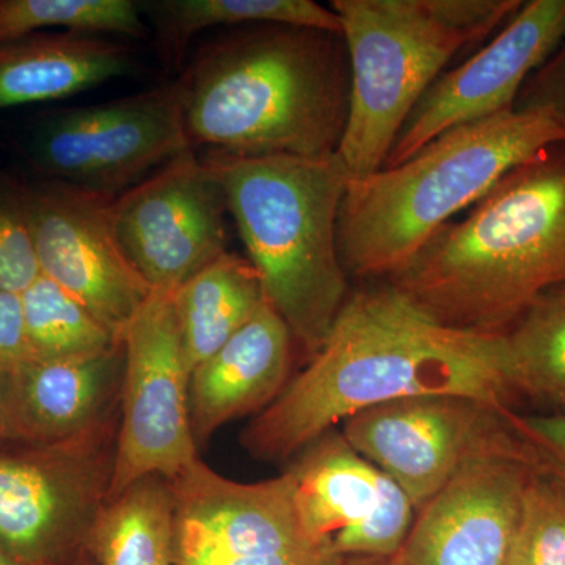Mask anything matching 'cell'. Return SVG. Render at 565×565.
Wrapping results in <instances>:
<instances>
[{
	"mask_svg": "<svg viewBox=\"0 0 565 565\" xmlns=\"http://www.w3.org/2000/svg\"><path fill=\"white\" fill-rule=\"evenodd\" d=\"M74 565H93L92 557L88 556L87 552H84L79 557H77V561L74 563Z\"/></svg>",
	"mask_w": 565,
	"mask_h": 565,
	"instance_id": "obj_35",
	"label": "cell"
},
{
	"mask_svg": "<svg viewBox=\"0 0 565 565\" xmlns=\"http://www.w3.org/2000/svg\"><path fill=\"white\" fill-rule=\"evenodd\" d=\"M345 557L334 545L318 546L303 552L256 557H221V559L192 561L181 565H344Z\"/></svg>",
	"mask_w": 565,
	"mask_h": 565,
	"instance_id": "obj_31",
	"label": "cell"
},
{
	"mask_svg": "<svg viewBox=\"0 0 565 565\" xmlns=\"http://www.w3.org/2000/svg\"><path fill=\"white\" fill-rule=\"evenodd\" d=\"M173 87L193 150L326 158L343 139L351 63L341 33L245 25L196 52Z\"/></svg>",
	"mask_w": 565,
	"mask_h": 565,
	"instance_id": "obj_2",
	"label": "cell"
},
{
	"mask_svg": "<svg viewBox=\"0 0 565 565\" xmlns=\"http://www.w3.org/2000/svg\"><path fill=\"white\" fill-rule=\"evenodd\" d=\"M508 565H565V490L533 468Z\"/></svg>",
	"mask_w": 565,
	"mask_h": 565,
	"instance_id": "obj_26",
	"label": "cell"
},
{
	"mask_svg": "<svg viewBox=\"0 0 565 565\" xmlns=\"http://www.w3.org/2000/svg\"><path fill=\"white\" fill-rule=\"evenodd\" d=\"M117 416L55 444L0 445V548L24 565H74L109 500Z\"/></svg>",
	"mask_w": 565,
	"mask_h": 565,
	"instance_id": "obj_7",
	"label": "cell"
},
{
	"mask_svg": "<svg viewBox=\"0 0 565 565\" xmlns=\"http://www.w3.org/2000/svg\"><path fill=\"white\" fill-rule=\"evenodd\" d=\"M266 302L262 278L248 258L226 252L172 291L189 371L217 352Z\"/></svg>",
	"mask_w": 565,
	"mask_h": 565,
	"instance_id": "obj_20",
	"label": "cell"
},
{
	"mask_svg": "<svg viewBox=\"0 0 565 565\" xmlns=\"http://www.w3.org/2000/svg\"><path fill=\"white\" fill-rule=\"evenodd\" d=\"M452 329L500 334L565 285V143L505 173L384 278Z\"/></svg>",
	"mask_w": 565,
	"mask_h": 565,
	"instance_id": "obj_3",
	"label": "cell"
},
{
	"mask_svg": "<svg viewBox=\"0 0 565 565\" xmlns=\"http://www.w3.org/2000/svg\"><path fill=\"white\" fill-rule=\"evenodd\" d=\"M514 109L545 114L565 126V36L523 85Z\"/></svg>",
	"mask_w": 565,
	"mask_h": 565,
	"instance_id": "obj_29",
	"label": "cell"
},
{
	"mask_svg": "<svg viewBox=\"0 0 565 565\" xmlns=\"http://www.w3.org/2000/svg\"><path fill=\"white\" fill-rule=\"evenodd\" d=\"M40 275L21 191L0 189V291L21 296Z\"/></svg>",
	"mask_w": 565,
	"mask_h": 565,
	"instance_id": "obj_27",
	"label": "cell"
},
{
	"mask_svg": "<svg viewBox=\"0 0 565 565\" xmlns=\"http://www.w3.org/2000/svg\"><path fill=\"white\" fill-rule=\"evenodd\" d=\"M508 414L504 426L416 512L393 565H508L531 471Z\"/></svg>",
	"mask_w": 565,
	"mask_h": 565,
	"instance_id": "obj_11",
	"label": "cell"
},
{
	"mask_svg": "<svg viewBox=\"0 0 565 565\" xmlns=\"http://www.w3.org/2000/svg\"><path fill=\"white\" fill-rule=\"evenodd\" d=\"M32 148L52 181L114 200L192 147L172 84L62 111L41 126Z\"/></svg>",
	"mask_w": 565,
	"mask_h": 565,
	"instance_id": "obj_9",
	"label": "cell"
},
{
	"mask_svg": "<svg viewBox=\"0 0 565 565\" xmlns=\"http://www.w3.org/2000/svg\"><path fill=\"white\" fill-rule=\"evenodd\" d=\"M125 366L109 500L148 476L177 478L199 460L172 292L152 291L122 337ZM107 500V501H109Z\"/></svg>",
	"mask_w": 565,
	"mask_h": 565,
	"instance_id": "obj_8",
	"label": "cell"
},
{
	"mask_svg": "<svg viewBox=\"0 0 565 565\" xmlns=\"http://www.w3.org/2000/svg\"><path fill=\"white\" fill-rule=\"evenodd\" d=\"M0 565H24L21 563H18L17 559H13L10 555H7L6 552H3L2 548H0Z\"/></svg>",
	"mask_w": 565,
	"mask_h": 565,
	"instance_id": "obj_34",
	"label": "cell"
},
{
	"mask_svg": "<svg viewBox=\"0 0 565 565\" xmlns=\"http://www.w3.org/2000/svg\"><path fill=\"white\" fill-rule=\"evenodd\" d=\"M565 36V0L522 2L500 32L427 88L382 169L399 166L435 137L514 109L523 85Z\"/></svg>",
	"mask_w": 565,
	"mask_h": 565,
	"instance_id": "obj_14",
	"label": "cell"
},
{
	"mask_svg": "<svg viewBox=\"0 0 565 565\" xmlns=\"http://www.w3.org/2000/svg\"><path fill=\"white\" fill-rule=\"evenodd\" d=\"M356 563L352 565H393V557L392 559H374V557H355ZM344 565H351L348 564V559H345Z\"/></svg>",
	"mask_w": 565,
	"mask_h": 565,
	"instance_id": "obj_33",
	"label": "cell"
},
{
	"mask_svg": "<svg viewBox=\"0 0 565 565\" xmlns=\"http://www.w3.org/2000/svg\"><path fill=\"white\" fill-rule=\"evenodd\" d=\"M31 360L21 296L0 291V367Z\"/></svg>",
	"mask_w": 565,
	"mask_h": 565,
	"instance_id": "obj_30",
	"label": "cell"
},
{
	"mask_svg": "<svg viewBox=\"0 0 565 565\" xmlns=\"http://www.w3.org/2000/svg\"><path fill=\"white\" fill-rule=\"evenodd\" d=\"M508 423L530 467L565 490V414L523 416L511 411Z\"/></svg>",
	"mask_w": 565,
	"mask_h": 565,
	"instance_id": "obj_28",
	"label": "cell"
},
{
	"mask_svg": "<svg viewBox=\"0 0 565 565\" xmlns=\"http://www.w3.org/2000/svg\"><path fill=\"white\" fill-rule=\"evenodd\" d=\"M125 348L62 360H25L10 371L7 444H55L117 416Z\"/></svg>",
	"mask_w": 565,
	"mask_h": 565,
	"instance_id": "obj_17",
	"label": "cell"
},
{
	"mask_svg": "<svg viewBox=\"0 0 565 565\" xmlns=\"http://www.w3.org/2000/svg\"><path fill=\"white\" fill-rule=\"evenodd\" d=\"M264 296L297 348L313 356L351 289L338 252L349 174L340 156H233L207 151Z\"/></svg>",
	"mask_w": 565,
	"mask_h": 565,
	"instance_id": "obj_5",
	"label": "cell"
},
{
	"mask_svg": "<svg viewBox=\"0 0 565 565\" xmlns=\"http://www.w3.org/2000/svg\"><path fill=\"white\" fill-rule=\"evenodd\" d=\"M139 6L154 22L163 50L177 62L193 36L222 25L277 24L341 33L334 11L311 0H154Z\"/></svg>",
	"mask_w": 565,
	"mask_h": 565,
	"instance_id": "obj_22",
	"label": "cell"
},
{
	"mask_svg": "<svg viewBox=\"0 0 565 565\" xmlns=\"http://www.w3.org/2000/svg\"><path fill=\"white\" fill-rule=\"evenodd\" d=\"M296 341L264 302L243 329L191 374L189 408L196 445L245 415L262 414L289 384Z\"/></svg>",
	"mask_w": 565,
	"mask_h": 565,
	"instance_id": "obj_18",
	"label": "cell"
},
{
	"mask_svg": "<svg viewBox=\"0 0 565 565\" xmlns=\"http://www.w3.org/2000/svg\"><path fill=\"white\" fill-rule=\"evenodd\" d=\"M226 212L221 181L193 148L110 202L118 244L152 291L172 292L225 255Z\"/></svg>",
	"mask_w": 565,
	"mask_h": 565,
	"instance_id": "obj_10",
	"label": "cell"
},
{
	"mask_svg": "<svg viewBox=\"0 0 565 565\" xmlns=\"http://www.w3.org/2000/svg\"><path fill=\"white\" fill-rule=\"evenodd\" d=\"M559 143L561 122L512 109L449 129L399 166L349 181L338 215L344 273L384 280L505 173Z\"/></svg>",
	"mask_w": 565,
	"mask_h": 565,
	"instance_id": "obj_4",
	"label": "cell"
},
{
	"mask_svg": "<svg viewBox=\"0 0 565 565\" xmlns=\"http://www.w3.org/2000/svg\"><path fill=\"white\" fill-rule=\"evenodd\" d=\"M508 412L456 394H419L349 416L341 434L419 512L504 426Z\"/></svg>",
	"mask_w": 565,
	"mask_h": 565,
	"instance_id": "obj_13",
	"label": "cell"
},
{
	"mask_svg": "<svg viewBox=\"0 0 565 565\" xmlns=\"http://www.w3.org/2000/svg\"><path fill=\"white\" fill-rule=\"evenodd\" d=\"M503 334L519 397L565 407V285L539 296Z\"/></svg>",
	"mask_w": 565,
	"mask_h": 565,
	"instance_id": "obj_23",
	"label": "cell"
},
{
	"mask_svg": "<svg viewBox=\"0 0 565 565\" xmlns=\"http://www.w3.org/2000/svg\"><path fill=\"white\" fill-rule=\"evenodd\" d=\"M174 511V565L221 557L303 552L316 541L297 505L288 470L267 481L236 482L195 460L170 479Z\"/></svg>",
	"mask_w": 565,
	"mask_h": 565,
	"instance_id": "obj_15",
	"label": "cell"
},
{
	"mask_svg": "<svg viewBox=\"0 0 565 565\" xmlns=\"http://www.w3.org/2000/svg\"><path fill=\"white\" fill-rule=\"evenodd\" d=\"M131 51L85 33H35L0 46V110L68 98L122 76Z\"/></svg>",
	"mask_w": 565,
	"mask_h": 565,
	"instance_id": "obj_19",
	"label": "cell"
},
{
	"mask_svg": "<svg viewBox=\"0 0 565 565\" xmlns=\"http://www.w3.org/2000/svg\"><path fill=\"white\" fill-rule=\"evenodd\" d=\"M286 470L292 475L305 526L316 541L332 542L345 559H392L403 548L414 525V504L340 430L305 446Z\"/></svg>",
	"mask_w": 565,
	"mask_h": 565,
	"instance_id": "obj_16",
	"label": "cell"
},
{
	"mask_svg": "<svg viewBox=\"0 0 565 565\" xmlns=\"http://www.w3.org/2000/svg\"><path fill=\"white\" fill-rule=\"evenodd\" d=\"M349 294L322 348L243 433L248 452L288 460L349 416L419 394H456L512 411L504 334L435 321L385 280Z\"/></svg>",
	"mask_w": 565,
	"mask_h": 565,
	"instance_id": "obj_1",
	"label": "cell"
},
{
	"mask_svg": "<svg viewBox=\"0 0 565 565\" xmlns=\"http://www.w3.org/2000/svg\"><path fill=\"white\" fill-rule=\"evenodd\" d=\"M141 17L139 3L131 0H0V46L54 28L145 39Z\"/></svg>",
	"mask_w": 565,
	"mask_h": 565,
	"instance_id": "obj_25",
	"label": "cell"
},
{
	"mask_svg": "<svg viewBox=\"0 0 565 565\" xmlns=\"http://www.w3.org/2000/svg\"><path fill=\"white\" fill-rule=\"evenodd\" d=\"M21 195L41 275L125 337L152 289L118 244L111 199L52 180L21 189Z\"/></svg>",
	"mask_w": 565,
	"mask_h": 565,
	"instance_id": "obj_12",
	"label": "cell"
},
{
	"mask_svg": "<svg viewBox=\"0 0 565 565\" xmlns=\"http://www.w3.org/2000/svg\"><path fill=\"white\" fill-rule=\"evenodd\" d=\"M31 360L93 355L122 343L81 300L40 275L21 294Z\"/></svg>",
	"mask_w": 565,
	"mask_h": 565,
	"instance_id": "obj_24",
	"label": "cell"
},
{
	"mask_svg": "<svg viewBox=\"0 0 565 565\" xmlns=\"http://www.w3.org/2000/svg\"><path fill=\"white\" fill-rule=\"evenodd\" d=\"M11 367H0V445L7 444L9 429V390Z\"/></svg>",
	"mask_w": 565,
	"mask_h": 565,
	"instance_id": "obj_32",
	"label": "cell"
},
{
	"mask_svg": "<svg viewBox=\"0 0 565 565\" xmlns=\"http://www.w3.org/2000/svg\"><path fill=\"white\" fill-rule=\"evenodd\" d=\"M520 0H333L351 63V102L337 154L349 181L384 167L427 88L514 17Z\"/></svg>",
	"mask_w": 565,
	"mask_h": 565,
	"instance_id": "obj_6",
	"label": "cell"
},
{
	"mask_svg": "<svg viewBox=\"0 0 565 565\" xmlns=\"http://www.w3.org/2000/svg\"><path fill=\"white\" fill-rule=\"evenodd\" d=\"M85 552L96 565H174L169 481L148 476L104 504Z\"/></svg>",
	"mask_w": 565,
	"mask_h": 565,
	"instance_id": "obj_21",
	"label": "cell"
}]
</instances>
